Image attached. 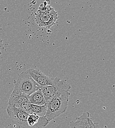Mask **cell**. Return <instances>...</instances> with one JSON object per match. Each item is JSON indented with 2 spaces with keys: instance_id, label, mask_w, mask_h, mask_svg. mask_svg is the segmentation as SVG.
<instances>
[{
  "instance_id": "1",
  "label": "cell",
  "mask_w": 115,
  "mask_h": 128,
  "mask_svg": "<svg viewBox=\"0 0 115 128\" xmlns=\"http://www.w3.org/2000/svg\"><path fill=\"white\" fill-rule=\"evenodd\" d=\"M70 96L69 91H63L46 102L47 112L45 116L49 122L66 112Z\"/></svg>"
},
{
  "instance_id": "2",
  "label": "cell",
  "mask_w": 115,
  "mask_h": 128,
  "mask_svg": "<svg viewBox=\"0 0 115 128\" xmlns=\"http://www.w3.org/2000/svg\"><path fill=\"white\" fill-rule=\"evenodd\" d=\"M14 84L15 87L13 90L28 96L39 88V86L27 70L18 74V78L14 81Z\"/></svg>"
},
{
  "instance_id": "3",
  "label": "cell",
  "mask_w": 115,
  "mask_h": 128,
  "mask_svg": "<svg viewBox=\"0 0 115 128\" xmlns=\"http://www.w3.org/2000/svg\"><path fill=\"white\" fill-rule=\"evenodd\" d=\"M27 71L39 87L53 85L58 83L61 80L58 78H49L39 69L30 68Z\"/></svg>"
},
{
  "instance_id": "4",
  "label": "cell",
  "mask_w": 115,
  "mask_h": 128,
  "mask_svg": "<svg viewBox=\"0 0 115 128\" xmlns=\"http://www.w3.org/2000/svg\"><path fill=\"white\" fill-rule=\"evenodd\" d=\"M42 93L47 102L53 96L63 91H69L71 86L64 80H60L58 83L45 87H40Z\"/></svg>"
},
{
  "instance_id": "5",
  "label": "cell",
  "mask_w": 115,
  "mask_h": 128,
  "mask_svg": "<svg viewBox=\"0 0 115 128\" xmlns=\"http://www.w3.org/2000/svg\"><path fill=\"white\" fill-rule=\"evenodd\" d=\"M58 17L57 12L53 8L48 13L42 14H35V20L39 27L49 28L55 24Z\"/></svg>"
},
{
  "instance_id": "6",
  "label": "cell",
  "mask_w": 115,
  "mask_h": 128,
  "mask_svg": "<svg viewBox=\"0 0 115 128\" xmlns=\"http://www.w3.org/2000/svg\"><path fill=\"white\" fill-rule=\"evenodd\" d=\"M6 111L8 116L14 121L24 126H28L27 120L29 115L28 114L11 105H8Z\"/></svg>"
},
{
  "instance_id": "7",
  "label": "cell",
  "mask_w": 115,
  "mask_h": 128,
  "mask_svg": "<svg viewBox=\"0 0 115 128\" xmlns=\"http://www.w3.org/2000/svg\"><path fill=\"white\" fill-rule=\"evenodd\" d=\"M90 113L83 112L80 116L77 117L76 121L70 123V128H90Z\"/></svg>"
},
{
  "instance_id": "8",
  "label": "cell",
  "mask_w": 115,
  "mask_h": 128,
  "mask_svg": "<svg viewBox=\"0 0 115 128\" xmlns=\"http://www.w3.org/2000/svg\"><path fill=\"white\" fill-rule=\"evenodd\" d=\"M29 102L32 104L43 106L46 104V102L39 86V88L31 94L29 96Z\"/></svg>"
},
{
  "instance_id": "9",
  "label": "cell",
  "mask_w": 115,
  "mask_h": 128,
  "mask_svg": "<svg viewBox=\"0 0 115 128\" xmlns=\"http://www.w3.org/2000/svg\"><path fill=\"white\" fill-rule=\"evenodd\" d=\"M29 96L13 90L10 96L8 104H12L15 103L22 104L26 102H29Z\"/></svg>"
},
{
  "instance_id": "10",
  "label": "cell",
  "mask_w": 115,
  "mask_h": 128,
  "mask_svg": "<svg viewBox=\"0 0 115 128\" xmlns=\"http://www.w3.org/2000/svg\"><path fill=\"white\" fill-rule=\"evenodd\" d=\"M47 108L46 104L43 106H38L32 104L31 106V114H33L39 117L46 116Z\"/></svg>"
},
{
  "instance_id": "11",
  "label": "cell",
  "mask_w": 115,
  "mask_h": 128,
  "mask_svg": "<svg viewBox=\"0 0 115 128\" xmlns=\"http://www.w3.org/2000/svg\"><path fill=\"white\" fill-rule=\"evenodd\" d=\"M49 120L45 116L39 117L37 123L34 126V127L36 128H43L49 124Z\"/></svg>"
},
{
  "instance_id": "12",
  "label": "cell",
  "mask_w": 115,
  "mask_h": 128,
  "mask_svg": "<svg viewBox=\"0 0 115 128\" xmlns=\"http://www.w3.org/2000/svg\"><path fill=\"white\" fill-rule=\"evenodd\" d=\"M39 116L34 115L33 114L29 115V117L27 120V123L28 126L31 127H34L35 124L37 123Z\"/></svg>"
},
{
  "instance_id": "13",
  "label": "cell",
  "mask_w": 115,
  "mask_h": 128,
  "mask_svg": "<svg viewBox=\"0 0 115 128\" xmlns=\"http://www.w3.org/2000/svg\"><path fill=\"white\" fill-rule=\"evenodd\" d=\"M31 106L32 104L30 102L22 103L21 104V110L28 115H30L31 114Z\"/></svg>"
},
{
  "instance_id": "14",
  "label": "cell",
  "mask_w": 115,
  "mask_h": 128,
  "mask_svg": "<svg viewBox=\"0 0 115 128\" xmlns=\"http://www.w3.org/2000/svg\"><path fill=\"white\" fill-rule=\"evenodd\" d=\"M90 128H99L98 123H94L92 119H90Z\"/></svg>"
},
{
  "instance_id": "15",
  "label": "cell",
  "mask_w": 115,
  "mask_h": 128,
  "mask_svg": "<svg viewBox=\"0 0 115 128\" xmlns=\"http://www.w3.org/2000/svg\"><path fill=\"white\" fill-rule=\"evenodd\" d=\"M2 40H0V50H3V49H4V46H3V44H2Z\"/></svg>"
},
{
  "instance_id": "16",
  "label": "cell",
  "mask_w": 115,
  "mask_h": 128,
  "mask_svg": "<svg viewBox=\"0 0 115 128\" xmlns=\"http://www.w3.org/2000/svg\"><path fill=\"white\" fill-rule=\"evenodd\" d=\"M1 40V39H0V40Z\"/></svg>"
}]
</instances>
